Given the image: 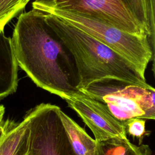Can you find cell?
Here are the masks:
<instances>
[{
  "label": "cell",
  "instance_id": "6da1fadb",
  "mask_svg": "<svg viewBox=\"0 0 155 155\" xmlns=\"http://www.w3.org/2000/svg\"><path fill=\"white\" fill-rule=\"evenodd\" d=\"M12 41L18 66L38 87L63 99L81 93L74 58L43 12L21 13Z\"/></svg>",
  "mask_w": 155,
  "mask_h": 155
},
{
  "label": "cell",
  "instance_id": "7a4b0ae2",
  "mask_svg": "<svg viewBox=\"0 0 155 155\" xmlns=\"http://www.w3.org/2000/svg\"><path fill=\"white\" fill-rule=\"evenodd\" d=\"M44 13L47 23L74 58L80 80L79 90L105 78L120 79L141 85H148L145 78L123 56L56 16Z\"/></svg>",
  "mask_w": 155,
  "mask_h": 155
},
{
  "label": "cell",
  "instance_id": "3957f363",
  "mask_svg": "<svg viewBox=\"0 0 155 155\" xmlns=\"http://www.w3.org/2000/svg\"><path fill=\"white\" fill-rule=\"evenodd\" d=\"M32 7L54 15L93 37L128 60L139 73L145 78L147 65L150 61L154 59L147 35L125 32L94 17L56 8L39 0H35Z\"/></svg>",
  "mask_w": 155,
  "mask_h": 155
},
{
  "label": "cell",
  "instance_id": "277c9868",
  "mask_svg": "<svg viewBox=\"0 0 155 155\" xmlns=\"http://www.w3.org/2000/svg\"><path fill=\"white\" fill-rule=\"evenodd\" d=\"M80 91L102 104L116 119H155V90L114 78L95 81Z\"/></svg>",
  "mask_w": 155,
  "mask_h": 155
},
{
  "label": "cell",
  "instance_id": "5b68a950",
  "mask_svg": "<svg viewBox=\"0 0 155 155\" xmlns=\"http://www.w3.org/2000/svg\"><path fill=\"white\" fill-rule=\"evenodd\" d=\"M59 107L41 103L28 111L27 155H76L59 119Z\"/></svg>",
  "mask_w": 155,
  "mask_h": 155
},
{
  "label": "cell",
  "instance_id": "8992f818",
  "mask_svg": "<svg viewBox=\"0 0 155 155\" xmlns=\"http://www.w3.org/2000/svg\"><path fill=\"white\" fill-rule=\"evenodd\" d=\"M39 1L56 8L94 17L125 32L147 35L121 0Z\"/></svg>",
  "mask_w": 155,
  "mask_h": 155
},
{
  "label": "cell",
  "instance_id": "52a82bcc",
  "mask_svg": "<svg viewBox=\"0 0 155 155\" xmlns=\"http://www.w3.org/2000/svg\"><path fill=\"white\" fill-rule=\"evenodd\" d=\"M64 100L90 129L96 142L113 137L127 138L123 122L114 117L101 102L82 92Z\"/></svg>",
  "mask_w": 155,
  "mask_h": 155
},
{
  "label": "cell",
  "instance_id": "ba28073f",
  "mask_svg": "<svg viewBox=\"0 0 155 155\" xmlns=\"http://www.w3.org/2000/svg\"><path fill=\"white\" fill-rule=\"evenodd\" d=\"M18 64L12 38L0 33V100L14 93L18 87Z\"/></svg>",
  "mask_w": 155,
  "mask_h": 155
},
{
  "label": "cell",
  "instance_id": "9c48e42d",
  "mask_svg": "<svg viewBox=\"0 0 155 155\" xmlns=\"http://www.w3.org/2000/svg\"><path fill=\"white\" fill-rule=\"evenodd\" d=\"M61 124L76 155H95L96 142L60 108L58 110Z\"/></svg>",
  "mask_w": 155,
  "mask_h": 155
},
{
  "label": "cell",
  "instance_id": "30bf717a",
  "mask_svg": "<svg viewBox=\"0 0 155 155\" xmlns=\"http://www.w3.org/2000/svg\"><path fill=\"white\" fill-rule=\"evenodd\" d=\"M28 129V119L22 121L4 119L0 126V155H16L21 146Z\"/></svg>",
  "mask_w": 155,
  "mask_h": 155
},
{
  "label": "cell",
  "instance_id": "8fae6325",
  "mask_svg": "<svg viewBox=\"0 0 155 155\" xmlns=\"http://www.w3.org/2000/svg\"><path fill=\"white\" fill-rule=\"evenodd\" d=\"M95 155H152L147 145H136L128 138L113 137L96 142Z\"/></svg>",
  "mask_w": 155,
  "mask_h": 155
},
{
  "label": "cell",
  "instance_id": "7c38bea8",
  "mask_svg": "<svg viewBox=\"0 0 155 155\" xmlns=\"http://www.w3.org/2000/svg\"><path fill=\"white\" fill-rule=\"evenodd\" d=\"M30 0H0V33Z\"/></svg>",
  "mask_w": 155,
  "mask_h": 155
},
{
  "label": "cell",
  "instance_id": "4fadbf2b",
  "mask_svg": "<svg viewBox=\"0 0 155 155\" xmlns=\"http://www.w3.org/2000/svg\"><path fill=\"white\" fill-rule=\"evenodd\" d=\"M142 28L147 35V20L143 0H121Z\"/></svg>",
  "mask_w": 155,
  "mask_h": 155
},
{
  "label": "cell",
  "instance_id": "5bb4252c",
  "mask_svg": "<svg viewBox=\"0 0 155 155\" xmlns=\"http://www.w3.org/2000/svg\"><path fill=\"white\" fill-rule=\"evenodd\" d=\"M125 127L127 134H130L133 138L136 137L142 143L143 138L147 134V131L145 129L146 120L143 119L134 117L122 121Z\"/></svg>",
  "mask_w": 155,
  "mask_h": 155
},
{
  "label": "cell",
  "instance_id": "9a60e30c",
  "mask_svg": "<svg viewBox=\"0 0 155 155\" xmlns=\"http://www.w3.org/2000/svg\"><path fill=\"white\" fill-rule=\"evenodd\" d=\"M147 20V37L150 47L154 56L155 38V0H143Z\"/></svg>",
  "mask_w": 155,
  "mask_h": 155
},
{
  "label": "cell",
  "instance_id": "2e32d148",
  "mask_svg": "<svg viewBox=\"0 0 155 155\" xmlns=\"http://www.w3.org/2000/svg\"><path fill=\"white\" fill-rule=\"evenodd\" d=\"M28 130L27 129L25 137L21 146L20 147L19 149L18 150V152L16 153V155H27V153H28Z\"/></svg>",
  "mask_w": 155,
  "mask_h": 155
},
{
  "label": "cell",
  "instance_id": "e0dca14e",
  "mask_svg": "<svg viewBox=\"0 0 155 155\" xmlns=\"http://www.w3.org/2000/svg\"><path fill=\"white\" fill-rule=\"evenodd\" d=\"M5 114V107L2 105H0V126L4 120Z\"/></svg>",
  "mask_w": 155,
  "mask_h": 155
}]
</instances>
